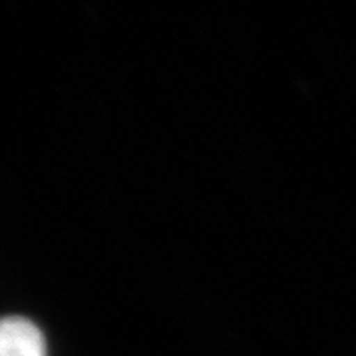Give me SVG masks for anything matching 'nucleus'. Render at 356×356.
<instances>
[{
    "label": "nucleus",
    "mask_w": 356,
    "mask_h": 356,
    "mask_svg": "<svg viewBox=\"0 0 356 356\" xmlns=\"http://www.w3.org/2000/svg\"><path fill=\"white\" fill-rule=\"evenodd\" d=\"M0 356H46L44 334L24 317L0 318Z\"/></svg>",
    "instance_id": "obj_1"
}]
</instances>
